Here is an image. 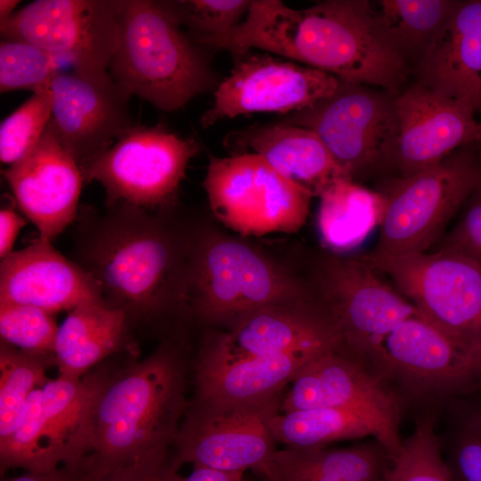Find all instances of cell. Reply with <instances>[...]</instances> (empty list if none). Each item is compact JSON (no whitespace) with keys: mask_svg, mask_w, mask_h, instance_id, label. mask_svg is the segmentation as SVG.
<instances>
[{"mask_svg":"<svg viewBox=\"0 0 481 481\" xmlns=\"http://www.w3.org/2000/svg\"><path fill=\"white\" fill-rule=\"evenodd\" d=\"M81 236L77 263L132 325L183 302L186 270L170 232L146 209L118 202Z\"/></svg>","mask_w":481,"mask_h":481,"instance_id":"7a4b0ae2","label":"cell"},{"mask_svg":"<svg viewBox=\"0 0 481 481\" xmlns=\"http://www.w3.org/2000/svg\"><path fill=\"white\" fill-rule=\"evenodd\" d=\"M284 394L243 403L192 401L173 445L175 461L180 466L258 472L277 451L268 420L281 412Z\"/></svg>","mask_w":481,"mask_h":481,"instance_id":"7c38bea8","label":"cell"},{"mask_svg":"<svg viewBox=\"0 0 481 481\" xmlns=\"http://www.w3.org/2000/svg\"><path fill=\"white\" fill-rule=\"evenodd\" d=\"M179 468L172 452L153 453L90 481H175Z\"/></svg>","mask_w":481,"mask_h":481,"instance_id":"f35d334b","label":"cell"},{"mask_svg":"<svg viewBox=\"0 0 481 481\" xmlns=\"http://www.w3.org/2000/svg\"><path fill=\"white\" fill-rule=\"evenodd\" d=\"M393 457L377 439L345 449L278 450L255 473L266 477L294 475L323 477L339 481H387Z\"/></svg>","mask_w":481,"mask_h":481,"instance_id":"4316f807","label":"cell"},{"mask_svg":"<svg viewBox=\"0 0 481 481\" xmlns=\"http://www.w3.org/2000/svg\"><path fill=\"white\" fill-rule=\"evenodd\" d=\"M19 3L17 0H0V24L9 20Z\"/></svg>","mask_w":481,"mask_h":481,"instance_id":"7bdbcfd3","label":"cell"},{"mask_svg":"<svg viewBox=\"0 0 481 481\" xmlns=\"http://www.w3.org/2000/svg\"><path fill=\"white\" fill-rule=\"evenodd\" d=\"M236 149H249L288 180L319 196L334 181L347 178L313 131L289 123L255 126L232 135ZM352 180V179H351Z\"/></svg>","mask_w":481,"mask_h":481,"instance_id":"d4e9b609","label":"cell"},{"mask_svg":"<svg viewBox=\"0 0 481 481\" xmlns=\"http://www.w3.org/2000/svg\"><path fill=\"white\" fill-rule=\"evenodd\" d=\"M3 481H89V476L83 461L74 465L63 464L46 471H26Z\"/></svg>","mask_w":481,"mask_h":481,"instance_id":"ab89813d","label":"cell"},{"mask_svg":"<svg viewBox=\"0 0 481 481\" xmlns=\"http://www.w3.org/2000/svg\"><path fill=\"white\" fill-rule=\"evenodd\" d=\"M285 123L315 133L352 180L389 162L398 136L395 96L342 80L331 96L291 113Z\"/></svg>","mask_w":481,"mask_h":481,"instance_id":"4fadbf2b","label":"cell"},{"mask_svg":"<svg viewBox=\"0 0 481 481\" xmlns=\"http://www.w3.org/2000/svg\"><path fill=\"white\" fill-rule=\"evenodd\" d=\"M202 184L215 216L244 236L297 232L313 197L254 153L210 156Z\"/></svg>","mask_w":481,"mask_h":481,"instance_id":"9c48e42d","label":"cell"},{"mask_svg":"<svg viewBox=\"0 0 481 481\" xmlns=\"http://www.w3.org/2000/svg\"><path fill=\"white\" fill-rule=\"evenodd\" d=\"M181 25H184L200 45L223 36L238 26L251 1L183 0L164 1Z\"/></svg>","mask_w":481,"mask_h":481,"instance_id":"8d00e7d4","label":"cell"},{"mask_svg":"<svg viewBox=\"0 0 481 481\" xmlns=\"http://www.w3.org/2000/svg\"><path fill=\"white\" fill-rule=\"evenodd\" d=\"M481 184V145L462 147L413 175L388 181L379 191L384 212L370 258L428 252Z\"/></svg>","mask_w":481,"mask_h":481,"instance_id":"277c9868","label":"cell"},{"mask_svg":"<svg viewBox=\"0 0 481 481\" xmlns=\"http://www.w3.org/2000/svg\"><path fill=\"white\" fill-rule=\"evenodd\" d=\"M453 226L435 250L452 252L481 266V184L466 200Z\"/></svg>","mask_w":481,"mask_h":481,"instance_id":"74e56055","label":"cell"},{"mask_svg":"<svg viewBox=\"0 0 481 481\" xmlns=\"http://www.w3.org/2000/svg\"><path fill=\"white\" fill-rule=\"evenodd\" d=\"M315 408H348L371 419L381 429L393 457L403 438L399 427L406 412L394 391L362 361L343 347L329 350L310 361L284 394L281 412Z\"/></svg>","mask_w":481,"mask_h":481,"instance_id":"2e32d148","label":"cell"},{"mask_svg":"<svg viewBox=\"0 0 481 481\" xmlns=\"http://www.w3.org/2000/svg\"><path fill=\"white\" fill-rule=\"evenodd\" d=\"M67 68L71 69L63 58L31 43L17 39L1 41V93L14 90L34 93Z\"/></svg>","mask_w":481,"mask_h":481,"instance_id":"836d02e7","label":"cell"},{"mask_svg":"<svg viewBox=\"0 0 481 481\" xmlns=\"http://www.w3.org/2000/svg\"><path fill=\"white\" fill-rule=\"evenodd\" d=\"M208 339L202 349L237 359L273 355L307 346L343 347L329 312L309 298L271 305L252 311Z\"/></svg>","mask_w":481,"mask_h":481,"instance_id":"44dd1931","label":"cell"},{"mask_svg":"<svg viewBox=\"0 0 481 481\" xmlns=\"http://www.w3.org/2000/svg\"><path fill=\"white\" fill-rule=\"evenodd\" d=\"M268 428L275 442L289 448H322L336 441L367 436L385 446L379 427L365 414L348 408L280 412L268 420Z\"/></svg>","mask_w":481,"mask_h":481,"instance_id":"f1b7e54d","label":"cell"},{"mask_svg":"<svg viewBox=\"0 0 481 481\" xmlns=\"http://www.w3.org/2000/svg\"><path fill=\"white\" fill-rule=\"evenodd\" d=\"M420 85L481 111V0L458 1L419 59Z\"/></svg>","mask_w":481,"mask_h":481,"instance_id":"603a6c76","label":"cell"},{"mask_svg":"<svg viewBox=\"0 0 481 481\" xmlns=\"http://www.w3.org/2000/svg\"><path fill=\"white\" fill-rule=\"evenodd\" d=\"M457 3L458 0H381L376 14L386 35L406 59L412 53L420 58Z\"/></svg>","mask_w":481,"mask_h":481,"instance_id":"4dcf8cb0","label":"cell"},{"mask_svg":"<svg viewBox=\"0 0 481 481\" xmlns=\"http://www.w3.org/2000/svg\"><path fill=\"white\" fill-rule=\"evenodd\" d=\"M230 75L214 92L213 105L200 118L202 127L255 112H297L331 96L340 79L325 71L248 51L236 55Z\"/></svg>","mask_w":481,"mask_h":481,"instance_id":"e0dca14e","label":"cell"},{"mask_svg":"<svg viewBox=\"0 0 481 481\" xmlns=\"http://www.w3.org/2000/svg\"><path fill=\"white\" fill-rule=\"evenodd\" d=\"M339 347L307 346L289 352L230 359L201 348L194 364V402L243 403L283 392L313 359Z\"/></svg>","mask_w":481,"mask_h":481,"instance_id":"cb8c5ba5","label":"cell"},{"mask_svg":"<svg viewBox=\"0 0 481 481\" xmlns=\"http://www.w3.org/2000/svg\"><path fill=\"white\" fill-rule=\"evenodd\" d=\"M50 83L40 87L0 126V159L9 166L25 157L39 142L52 118Z\"/></svg>","mask_w":481,"mask_h":481,"instance_id":"d590c367","label":"cell"},{"mask_svg":"<svg viewBox=\"0 0 481 481\" xmlns=\"http://www.w3.org/2000/svg\"><path fill=\"white\" fill-rule=\"evenodd\" d=\"M103 371L79 379L59 376L31 394L21 421L0 445V469L46 471L86 456L92 403Z\"/></svg>","mask_w":481,"mask_h":481,"instance_id":"30bf717a","label":"cell"},{"mask_svg":"<svg viewBox=\"0 0 481 481\" xmlns=\"http://www.w3.org/2000/svg\"><path fill=\"white\" fill-rule=\"evenodd\" d=\"M317 277V300L334 320L343 348L366 366L395 325L420 315L416 307L383 281L363 257H327Z\"/></svg>","mask_w":481,"mask_h":481,"instance_id":"5bb4252c","label":"cell"},{"mask_svg":"<svg viewBox=\"0 0 481 481\" xmlns=\"http://www.w3.org/2000/svg\"><path fill=\"white\" fill-rule=\"evenodd\" d=\"M2 174L39 239L51 241L75 219L84 180L51 120L37 145Z\"/></svg>","mask_w":481,"mask_h":481,"instance_id":"ffe728a7","label":"cell"},{"mask_svg":"<svg viewBox=\"0 0 481 481\" xmlns=\"http://www.w3.org/2000/svg\"><path fill=\"white\" fill-rule=\"evenodd\" d=\"M438 415L435 412L414 414V429L403 439L387 481H455L440 448Z\"/></svg>","mask_w":481,"mask_h":481,"instance_id":"d6a6232c","label":"cell"},{"mask_svg":"<svg viewBox=\"0 0 481 481\" xmlns=\"http://www.w3.org/2000/svg\"><path fill=\"white\" fill-rule=\"evenodd\" d=\"M91 300H103L95 281L51 241L38 238L1 261L0 303L29 305L55 314Z\"/></svg>","mask_w":481,"mask_h":481,"instance_id":"7402d4cb","label":"cell"},{"mask_svg":"<svg viewBox=\"0 0 481 481\" xmlns=\"http://www.w3.org/2000/svg\"><path fill=\"white\" fill-rule=\"evenodd\" d=\"M369 368L394 391L406 412H440L447 403L481 387V363L420 315L395 325Z\"/></svg>","mask_w":481,"mask_h":481,"instance_id":"52a82bcc","label":"cell"},{"mask_svg":"<svg viewBox=\"0 0 481 481\" xmlns=\"http://www.w3.org/2000/svg\"><path fill=\"white\" fill-rule=\"evenodd\" d=\"M308 298L299 284L252 247L226 238L200 242L186 270L183 303L208 324L230 325L261 307Z\"/></svg>","mask_w":481,"mask_h":481,"instance_id":"8992f818","label":"cell"},{"mask_svg":"<svg viewBox=\"0 0 481 481\" xmlns=\"http://www.w3.org/2000/svg\"><path fill=\"white\" fill-rule=\"evenodd\" d=\"M188 363L172 342L113 374L94 395L84 458L89 480L143 456L172 452L189 406Z\"/></svg>","mask_w":481,"mask_h":481,"instance_id":"6da1fadb","label":"cell"},{"mask_svg":"<svg viewBox=\"0 0 481 481\" xmlns=\"http://www.w3.org/2000/svg\"><path fill=\"white\" fill-rule=\"evenodd\" d=\"M119 0H37L0 24L2 39L31 43L71 69L107 71L118 36Z\"/></svg>","mask_w":481,"mask_h":481,"instance_id":"9a60e30c","label":"cell"},{"mask_svg":"<svg viewBox=\"0 0 481 481\" xmlns=\"http://www.w3.org/2000/svg\"><path fill=\"white\" fill-rule=\"evenodd\" d=\"M27 224L12 208H4L0 212V257L9 256L20 229Z\"/></svg>","mask_w":481,"mask_h":481,"instance_id":"60d3db41","label":"cell"},{"mask_svg":"<svg viewBox=\"0 0 481 481\" xmlns=\"http://www.w3.org/2000/svg\"><path fill=\"white\" fill-rule=\"evenodd\" d=\"M398 136L389 161L404 177L469 145H481V123L469 106L415 84L395 96Z\"/></svg>","mask_w":481,"mask_h":481,"instance_id":"d6986e66","label":"cell"},{"mask_svg":"<svg viewBox=\"0 0 481 481\" xmlns=\"http://www.w3.org/2000/svg\"><path fill=\"white\" fill-rule=\"evenodd\" d=\"M319 197V235L322 244L336 255L355 249L379 226L385 206L379 192L340 178Z\"/></svg>","mask_w":481,"mask_h":481,"instance_id":"83f0119b","label":"cell"},{"mask_svg":"<svg viewBox=\"0 0 481 481\" xmlns=\"http://www.w3.org/2000/svg\"><path fill=\"white\" fill-rule=\"evenodd\" d=\"M257 477L253 480H249V481H278L276 479H273V478H271V477H268L266 476H263V475H257L256 474Z\"/></svg>","mask_w":481,"mask_h":481,"instance_id":"f6af8a7d","label":"cell"},{"mask_svg":"<svg viewBox=\"0 0 481 481\" xmlns=\"http://www.w3.org/2000/svg\"><path fill=\"white\" fill-rule=\"evenodd\" d=\"M45 361L1 341L0 346V445L18 428L28 401L50 379Z\"/></svg>","mask_w":481,"mask_h":481,"instance_id":"1f68e13d","label":"cell"},{"mask_svg":"<svg viewBox=\"0 0 481 481\" xmlns=\"http://www.w3.org/2000/svg\"><path fill=\"white\" fill-rule=\"evenodd\" d=\"M130 327L126 313L104 300L86 301L71 309L55 339L59 376L79 379L108 356L127 348Z\"/></svg>","mask_w":481,"mask_h":481,"instance_id":"484cf974","label":"cell"},{"mask_svg":"<svg viewBox=\"0 0 481 481\" xmlns=\"http://www.w3.org/2000/svg\"><path fill=\"white\" fill-rule=\"evenodd\" d=\"M198 151L197 142L162 125H135L80 170L84 183L96 181L104 187L108 207L124 202L146 210L160 208L174 200Z\"/></svg>","mask_w":481,"mask_h":481,"instance_id":"8fae6325","label":"cell"},{"mask_svg":"<svg viewBox=\"0 0 481 481\" xmlns=\"http://www.w3.org/2000/svg\"><path fill=\"white\" fill-rule=\"evenodd\" d=\"M268 477L276 479L278 481H339L323 477H301L294 475H278Z\"/></svg>","mask_w":481,"mask_h":481,"instance_id":"ee69618b","label":"cell"},{"mask_svg":"<svg viewBox=\"0 0 481 481\" xmlns=\"http://www.w3.org/2000/svg\"><path fill=\"white\" fill-rule=\"evenodd\" d=\"M388 275L420 315L481 363V266L462 256L435 250L397 257H363Z\"/></svg>","mask_w":481,"mask_h":481,"instance_id":"ba28073f","label":"cell"},{"mask_svg":"<svg viewBox=\"0 0 481 481\" xmlns=\"http://www.w3.org/2000/svg\"><path fill=\"white\" fill-rule=\"evenodd\" d=\"M53 315L29 305L0 303L1 341L46 363H54L59 326Z\"/></svg>","mask_w":481,"mask_h":481,"instance_id":"e575fe53","label":"cell"},{"mask_svg":"<svg viewBox=\"0 0 481 481\" xmlns=\"http://www.w3.org/2000/svg\"><path fill=\"white\" fill-rule=\"evenodd\" d=\"M50 91L52 125L79 167L135 126L132 94L108 70L63 69L50 81Z\"/></svg>","mask_w":481,"mask_h":481,"instance_id":"ac0fdd59","label":"cell"},{"mask_svg":"<svg viewBox=\"0 0 481 481\" xmlns=\"http://www.w3.org/2000/svg\"><path fill=\"white\" fill-rule=\"evenodd\" d=\"M436 434L454 480L481 481V387L445 404Z\"/></svg>","mask_w":481,"mask_h":481,"instance_id":"f546056e","label":"cell"},{"mask_svg":"<svg viewBox=\"0 0 481 481\" xmlns=\"http://www.w3.org/2000/svg\"><path fill=\"white\" fill-rule=\"evenodd\" d=\"M298 46L307 66L393 94L409 73L406 58L384 32L369 1L326 0L313 5Z\"/></svg>","mask_w":481,"mask_h":481,"instance_id":"5b68a950","label":"cell"},{"mask_svg":"<svg viewBox=\"0 0 481 481\" xmlns=\"http://www.w3.org/2000/svg\"><path fill=\"white\" fill-rule=\"evenodd\" d=\"M164 1L119 0L118 36L108 71L132 95L174 111L209 89L213 75Z\"/></svg>","mask_w":481,"mask_h":481,"instance_id":"3957f363","label":"cell"},{"mask_svg":"<svg viewBox=\"0 0 481 481\" xmlns=\"http://www.w3.org/2000/svg\"><path fill=\"white\" fill-rule=\"evenodd\" d=\"M244 472L223 471L204 467H193L186 477L177 476L175 481H244Z\"/></svg>","mask_w":481,"mask_h":481,"instance_id":"b9f144b4","label":"cell"}]
</instances>
